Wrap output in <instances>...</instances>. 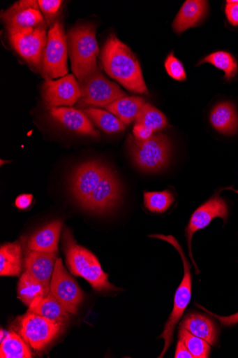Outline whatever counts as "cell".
I'll list each match as a JSON object with an SVG mask.
<instances>
[{
	"instance_id": "obj_1",
	"label": "cell",
	"mask_w": 238,
	"mask_h": 358,
	"mask_svg": "<svg viewBox=\"0 0 238 358\" xmlns=\"http://www.w3.org/2000/svg\"><path fill=\"white\" fill-rule=\"evenodd\" d=\"M101 62L106 73L126 89L148 94L137 57L114 34L110 35L102 49Z\"/></svg>"
},
{
	"instance_id": "obj_34",
	"label": "cell",
	"mask_w": 238,
	"mask_h": 358,
	"mask_svg": "<svg viewBox=\"0 0 238 358\" xmlns=\"http://www.w3.org/2000/svg\"><path fill=\"white\" fill-rule=\"evenodd\" d=\"M226 3L225 13L229 22L238 26V0H228Z\"/></svg>"
},
{
	"instance_id": "obj_35",
	"label": "cell",
	"mask_w": 238,
	"mask_h": 358,
	"mask_svg": "<svg viewBox=\"0 0 238 358\" xmlns=\"http://www.w3.org/2000/svg\"><path fill=\"white\" fill-rule=\"evenodd\" d=\"M154 134L152 129L140 124H135L133 129V137L140 141L149 140L154 136Z\"/></svg>"
},
{
	"instance_id": "obj_33",
	"label": "cell",
	"mask_w": 238,
	"mask_h": 358,
	"mask_svg": "<svg viewBox=\"0 0 238 358\" xmlns=\"http://www.w3.org/2000/svg\"><path fill=\"white\" fill-rule=\"evenodd\" d=\"M62 3L61 0H39V7L47 26L55 22L54 20L59 13Z\"/></svg>"
},
{
	"instance_id": "obj_7",
	"label": "cell",
	"mask_w": 238,
	"mask_h": 358,
	"mask_svg": "<svg viewBox=\"0 0 238 358\" xmlns=\"http://www.w3.org/2000/svg\"><path fill=\"white\" fill-rule=\"evenodd\" d=\"M80 106L106 108L127 96L118 84L105 76L99 66L80 83Z\"/></svg>"
},
{
	"instance_id": "obj_5",
	"label": "cell",
	"mask_w": 238,
	"mask_h": 358,
	"mask_svg": "<svg viewBox=\"0 0 238 358\" xmlns=\"http://www.w3.org/2000/svg\"><path fill=\"white\" fill-rule=\"evenodd\" d=\"M151 238H158L171 243L180 253L183 259L184 268V276L178 287L174 297V309L165 325L163 332L158 337L164 340V348L158 357L164 356L170 345H171L176 325L182 317L191 299L192 278L191 274V266L187 259L182 248L178 241L172 236L163 235H153Z\"/></svg>"
},
{
	"instance_id": "obj_19",
	"label": "cell",
	"mask_w": 238,
	"mask_h": 358,
	"mask_svg": "<svg viewBox=\"0 0 238 358\" xmlns=\"http://www.w3.org/2000/svg\"><path fill=\"white\" fill-rule=\"evenodd\" d=\"M208 11V2L202 0H188L181 7L173 27L177 34H183L186 29L197 26Z\"/></svg>"
},
{
	"instance_id": "obj_18",
	"label": "cell",
	"mask_w": 238,
	"mask_h": 358,
	"mask_svg": "<svg viewBox=\"0 0 238 358\" xmlns=\"http://www.w3.org/2000/svg\"><path fill=\"white\" fill-rule=\"evenodd\" d=\"M180 328L205 340L211 345H216L218 343V330L216 324L206 315L196 313H189L181 322Z\"/></svg>"
},
{
	"instance_id": "obj_11",
	"label": "cell",
	"mask_w": 238,
	"mask_h": 358,
	"mask_svg": "<svg viewBox=\"0 0 238 358\" xmlns=\"http://www.w3.org/2000/svg\"><path fill=\"white\" fill-rule=\"evenodd\" d=\"M110 170L100 162L90 161L80 165L75 171L71 179V191L82 206Z\"/></svg>"
},
{
	"instance_id": "obj_6",
	"label": "cell",
	"mask_w": 238,
	"mask_h": 358,
	"mask_svg": "<svg viewBox=\"0 0 238 358\" xmlns=\"http://www.w3.org/2000/svg\"><path fill=\"white\" fill-rule=\"evenodd\" d=\"M68 48L63 24L59 21L51 25L45 46L40 72L45 80H54L67 75Z\"/></svg>"
},
{
	"instance_id": "obj_29",
	"label": "cell",
	"mask_w": 238,
	"mask_h": 358,
	"mask_svg": "<svg viewBox=\"0 0 238 358\" xmlns=\"http://www.w3.org/2000/svg\"><path fill=\"white\" fill-rule=\"evenodd\" d=\"M144 206L152 213H163L172 206L175 201L174 194L170 190L145 192Z\"/></svg>"
},
{
	"instance_id": "obj_13",
	"label": "cell",
	"mask_w": 238,
	"mask_h": 358,
	"mask_svg": "<svg viewBox=\"0 0 238 358\" xmlns=\"http://www.w3.org/2000/svg\"><path fill=\"white\" fill-rule=\"evenodd\" d=\"M220 192L193 213L186 227V236L188 241L189 256L196 269L197 274L199 273V271L193 259L191 251V242L194 234L197 231L205 229L216 217H221L225 223L228 220V206L225 201L221 198L219 195Z\"/></svg>"
},
{
	"instance_id": "obj_20",
	"label": "cell",
	"mask_w": 238,
	"mask_h": 358,
	"mask_svg": "<svg viewBox=\"0 0 238 358\" xmlns=\"http://www.w3.org/2000/svg\"><path fill=\"white\" fill-rule=\"evenodd\" d=\"M61 227V220L52 221L43 227L29 239L27 243L29 250L57 252Z\"/></svg>"
},
{
	"instance_id": "obj_24",
	"label": "cell",
	"mask_w": 238,
	"mask_h": 358,
	"mask_svg": "<svg viewBox=\"0 0 238 358\" xmlns=\"http://www.w3.org/2000/svg\"><path fill=\"white\" fill-rule=\"evenodd\" d=\"M50 292V288L34 278L27 271L21 276L17 286V294L21 301L29 307Z\"/></svg>"
},
{
	"instance_id": "obj_3",
	"label": "cell",
	"mask_w": 238,
	"mask_h": 358,
	"mask_svg": "<svg viewBox=\"0 0 238 358\" xmlns=\"http://www.w3.org/2000/svg\"><path fill=\"white\" fill-rule=\"evenodd\" d=\"M96 27L91 24H78L68 31V53L72 70L80 84L98 66L99 49Z\"/></svg>"
},
{
	"instance_id": "obj_32",
	"label": "cell",
	"mask_w": 238,
	"mask_h": 358,
	"mask_svg": "<svg viewBox=\"0 0 238 358\" xmlns=\"http://www.w3.org/2000/svg\"><path fill=\"white\" fill-rule=\"evenodd\" d=\"M165 68L170 77L178 81L186 80V74L183 64L172 52L165 61Z\"/></svg>"
},
{
	"instance_id": "obj_31",
	"label": "cell",
	"mask_w": 238,
	"mask_h": 358,
	"mask_svg": "<svg viewBox=\"0 0 238 358\" xmlns=\"http://www.w3.org/2000/svg\"><path fill=\"white\" fill-rule=\"evenodd\" d=\"M179 337L193 355V358H207L209 357L211 347L210 344L205 340L193 335L182 328H180Z\"/></svg>"
},
{
	"instance_id": "obj_37",
	"label": "cell",
	"mask_w": 238,
	"mask_h": 358,
	"mask_svg": "<svg viewBox=\"0 0 238 358\" xmlns=\"http://www.w3.org/2000/svg\"><path fill=\"white\" fill-rule=\"evenodd\" d=\"M33 201V195L23 194L20 195L15 201V206L20 210H25L30 207Z\"/></svg>"
},
{
	"instance_id": "obj_9",
	"label": "cell",
	"mask_w": 238,
	"mask_h": 358,
	"mask_svg": "<svg viewBox=\"0 0 238 358\" xmlns=\"http://www.w3.org/2000/svg\"><path fill=\"white\" fill-rule=\"evenodd\" d=\"M62 328L59 324L27 311L21 318L20 334L30 347L40 351L54 341Z\"/></svg>"
},
{
	"instance_id": "obj_23",
	"label": "cell",
	"mask_w": 238,
	"mask_h": 358,
	"mask_svg": "<svg viewBox=\"0 0 238 358\" xmlns=\"http://www.w3.org/2000/svg\"><path fill=\"white\" fill-rule=\"evenodd\" d=\"M22 268V249L19 242L3 245L0 248V275L20 276Z\"/></svg>"
},
{
	"instance_id": "obj_15",
	"label": "cell",
	"mask_w": 238,
	"mask_h": 358,
	"mask_svg": "<svg viewBox=\"0 0 238 358\" xmlns=\"http://www.w3.org/2000/svg\"><path fill=\"white\" fill-rule=\"evenodd\" d=\"M1 18L8 31L36 28L47 24L38 1L22 0L3 12Z\"/></svg>"
},
{
	"instance_id": "obj_27",
	"label": "cell",
	"mask_w": 238,
	"mask_h": 358,
	"mask_svg": "<svg viewBox=\"0 0 238 358\" xmlns=\"http://www.w3.org/2000/svg\"><path fill=\"white\" fill-rule=\"evenodd\" d=\"M28 345L21 336L14 332H10L1 341L0 357L31 358L32 355Z\"/></svg>"
},
{
	"instance_id": "obj_22",
	"label": "cell",
	"mask_w": 238,
	"mask_h": 358,
	"mask_svg": "<svg viewBox=\"0 0 238 358\" xmlns=\"http://www.w3.org/2000/svg\"><path fill=\"white\" fill-rule=\"evenodd\" d=\"M210 121L214 127L223 135H233L238 129V115L230 103L218 104L212 110Z\"/></svg>"
},
{
	"instance_id": "obj_14",
	"label": "cell",
	"mask_w": 238,
	"mask_h": 358,
	"mask_svg": "<svg viewBox=\"0 0 238 358\" xmlns=\"http://www.w3.org/2000/svg\"><path fill=\"white\" fill-rule=\"evenodd\" d=\"M121 186L116 175L110 170L102 179L82 206L97 214L112 210L119 203Z\"/></svg>"
},
{
	"instance_id": "obj_38",
	"label": "cell",
	"mask_w": 238,
	"mask_h": 358,
	"mask_svg": "<svg viewBox=\"0 0 238 358\" xmlns=\"http://www.w3.org/2000/svg\"><path fill=\"white\" fill-rule=\"evenodd\" d=\"M175 358H193V355L188 350L184 343L179 340L177 344Z\"/></svg>"
},
{
	"instance_id": "obj_10",
	"label": "cell",
	"mask_w": 238,
	"mask_h": 358,
	"mask_svg": "<svg viewBox=\"0 0 238 358\" xmlns=\"http://www.w3.org/2000/svg\"><path fill=\"white\" fill-rule=\"evenodd\" d=\"M50 294L70 314L75 315L84 294L76 281L65 270L62 260L57 259L50 284Z\"/></svg>"
},
{
	"instance_id": "obj_25",
	"label": "cell",
	"mask_w": 238,
	"mask_h": 358,
	"mask_svg": "<svg viewBox=\"0 0 238 358\" xmlns=\"http://www.w3.org/2000/svg\"><path fill=\"white\" fill-rule=\"evenodd\" d=\"M145 104L146 101L142 97L126 96L105 108L119 118L125 124H128L137 118Z\"/></svg>"
},
{
	"instance_id": "obj_12",
	"label": "cell",
	"mask_w": 238,
	"mask_h": 358,
	"mask_svg": "<svg viewBox=\"0 0 238 358\" xmlns=\"http://www.w3.org/2000/svg\"><path fill=\"white\" fill-rule=\"evenodd\" d=\"M43 95L50 108L71 107L80 100V84L73 75H66L57 80H46Z\"/></svg>"
},
{
	"instance_id": "obj_21",
	"label": "cell",
	"mask_w": 238,
	"mask_h": 358,
	"mask_svg": "<svg viewBox=\"0 0 238 358\" xmlns=\"http://www.w3.org/2000/svg\"><path fill=\"white\" fill-rule=\"evenodd\" d=\"M28 312L39 315L61 327H64L70 317V313L50 292L43 299L32 303L29 307Z\"/></svg>"
},
{
	"instance_id": "obj_17",
	"label": "cell",
	"mask_w": 238,
	"mask_h": 358,
	"mask_svg": "<svg viewBox=\"0 0 238 358\" xmlns=\"http://www.w3.org/2000/svg\"><path fill=\"white\" fill-rule=\"evenodd\" d=\"M56 262L57 252L30 250L25 259L26 271L50 288Z\"/></svg>"
},
{
	"instance_id": "obj_26",
	"label": "cell",
	"mask_w": 238,
	"mask_h": 358,
	"mask_svg": "<svg viewBox=\"0 0 238 358\" xmlns=\"http://www.w3.org/2000/svg\"><path fill=\"white\" fill-rule=\"evenodd\" d=\"M94 124L106 134H115L123 131L126 124L117 116L103 110L89 108L83 110Z\"/></svg>"
},
{
	"instance_id": "obj_8",
	"label": "cell",
	"mask_w": 238,
	"mask_h": 358,
	"mask_svg": "<svg viewBox=\"0 0 238 358\" xmlns=\"http://www.w3.org/2000/svg\"><path fill=\"white\" fill-rule=\"evenodd\" d=\"M47 24L24 30L8 31L13 49L31 67L40 71L43 52L47 45Z\"/></svg>"
},
{
	"instance_id": "obj_36",
	"label": "cell",
	"mask_w": 238,
	"mask_h": 358,
	"mask_svg": "<svg viewBox=\"0 0 238 358\" xmlns=\"http://www.w3.org/2000/svg\"><path fill=\"white\" fill-rule=\"evenodd\" d=\"M196 306L202 309V310H205L209 315L218 319L220 321V322L223 325V327H232V325H235L238 323V312L230 316L223 317L214 314L213 313L209 311L207 309L202 307L200 305L196 304Z\"/></svg>"
},
{
	"instance_id": "obj_4",
	"label": "cell",
	"mask_w": 238,
	"mask_h": 358,
	"mask_svg": "<svg viewBox=\"0 0 238 358\" xmlns=\"http://www.w3.org/2000/svg\"><path fill=\"white\" fill-rule=\"evenodd\" d=\"M127 145L133 164L144 172L156 173L168 164L171 144L165 135L154 134L144 141H140L130 135Z\"/></svg>"
},
{
	"instance_id": "obj_2",
	"label": "cell",
	"mask_w": 238,
	"mask_h": 358,
	"mask_svg": "<svg viewBox=\"0 0 238 358\" xmlns=\"http://www.w3.org/2000/svg\"><path fill=\"white\" fill-rule=\"evenodd\" d=\"M62 243L66 264L73 275L84 278L97 291L119 289L110 282L108 275L102 270L96 256L78 245L68 229H65L63 233Z\"/></svg>"
},
{
	"instance_id": "obj_16",
	"label": "cell",
	"mask_w": 238,
	"mask_h": 358,
	"mask_svg": "<svg viewBox=\"0 0 238 358\" xmlns=\"http://www.w3.org/2000/svg\"><path fill=\"white\" fill-rule=\"evenodd\" d=\"M50 114L57 123L75 134L94 138L99 136V133L83 111L68 107L50 108Z\"/></svg>"
},
{
	"instance_id": "obj_28",
	"label": "cell",
	"mask_w": 238,
	"mask_h": 358,
	"mask_svg": "<svg viewBox=\"0 0 238 358\" xmlns=\"http://www.w3.org/2000/svg\"><path fill=\"white\" fill-rule=\"evenodd\" d=\"M135 124H143L153 130L154 133L161 131L168 126L166 117L149 103H146L137 118Z\"/></svg>"
},
{
	"instance_id": "obj_30",
	"label": "cell",
	"mask_w": 238,
	"mask_h": 358,
	"mask_svg": "<svg viewBox=\"0 0 238 358\" xmlns=\"http://www.w3.org/2000/svg\"><path fill=\"white\" fill-rule=\"evenodd\" d=\"M210 63L225 73V78L229 80L237 73V63L235 58L228 52H216L202 59L198 65L202 63Z\"/></svg>"
}]
</instances>
